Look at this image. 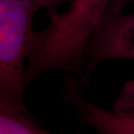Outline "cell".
<instances>
[{
    "mask_svg": "<svg viewBox=\"0 0 134 134\" xmlns=\"http://www.w3.org/2000/svg\"><path fill=\"white\" fill-rule=\"evenodd\" d=\"M29 111L0 103V134H48Z\"/></svg>",
    "mask_w": 134,
    "mask_h": 134,
    "instance_id": "5",
    "label": "cell"
},
{
    "mask_svg": "<svg viewBox=\"0 0 134 134\" xmlns=\"http://www.w3.org/2000/svg\"><path fill=\"white\" fill-rule=\"evenodd\" d=\"M38 10L35 0H0V103L24 111L25 66Z\"/></svg>",
    "mask_w": 134,
    "mask_h": 134,
    "instance_id": "2",
    "label": "cell"
},
{
    "mask_svg": "<svg viewBox=\"0 0 134 134\" xmlns=\"http://www.w3.org/2000/svg\"><path fill=\"white\" fill-rule=\"evenodd\" d=\"M114 59H134V12L104 15L85 49L79 85H86L102 63Z\"/></svg>",
    "mask_w": 134,
    "mask_h": 134,
    "instance_id": "3",
    "label": "cell"
},
{
    "mask_svg": "<svg viewBox=\"0 0 134 134\" xmlns=\"http://www.w3.org/2000/svg\"><path fill=\"white\" fill-rule=\"evenodd\" d=\"M119 102H131V103L121 104L123 105V110H134V83L129 84L127 85L126 89L124 90L122 94L121 99Z\"/></svg>",
    "mask_w": 134,
    "mask_h": 134,
    "instance_id": "7",
    "label": "cell"
},
{
    "mask_svg": "<svg viewBox=\"0 0 134 134\" xmlns=\"http://www.w3.org/2000/svg\"><path fill=\"white\" fill-rule=\"evenodd\" d=\"M74 75L65 73L63 98L76 110L82 124L102 134H134V110H106L84 96Z\"/></svg>",
    "mask_w": 134,
    "mask_h": 134,
    "instance_id": "4",
    "label": "cell"
},
{
    "mask_svg": "<svg viewBox=\"0 0 134 134\" xmlns=\"http://www.w3.org/2000/svg\"><path fill=\"white\" fill-rule=\"evenodd\" d=\"M107 0H71L64 12L51 17L46 27L34 31L25 73V86L47 72L84 76L85 52L106 13Z\"/></svg>",
    "mask_w": 134,
    "mask_h": 134,
    "instance_id": "1",
    "label": "cell"
},
{
    "mask_svg": "<svg viewBox=\"0 0 134 134\" xmlns=\"http://www.w3.org/2000/svg\"><path fill=\"white\" fill-rule=\"evenodd\" d=\"M107 2L108 6L105 14L111 15L123 12V10L129 4L134 2V0H107Z\"/></svg>",
    "mask_w": 134,
    "mask_h": 134,
    "instance_id": "6",
    "label": "cell"
}]
</instances>
